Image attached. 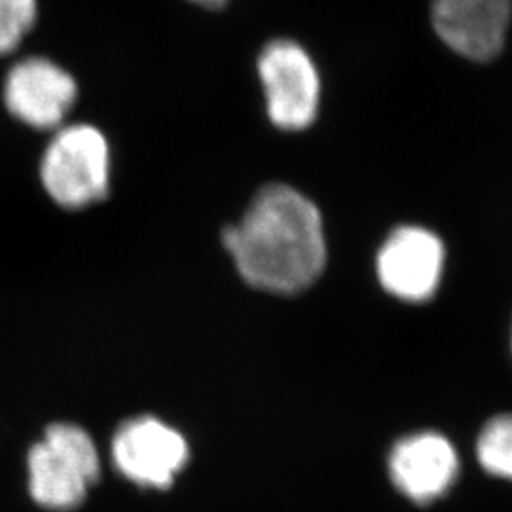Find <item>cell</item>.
I'll return each instance as SVG.
<instances>
[{
	"instance_id": "cell-6",
	"label": "cell",
	"mask_w": 512,
	"mask_h": 512,
	"mask_svg": "<svg viewBox=\"0 0 512 512\" xmlns=\"http://www.w3.org/2000/svg\"><path fill=\"white\" fill-rule=\"evenodd\" d=\"M78 86L73 76L48 57L18 61L4 80L2 101L21 124L38 131L61 128L73 110Z\"/></svg>"
},
{
	"instance_id": "cell-12",
	"label": "cell",
	"mask_w": 512,
	"mask_h": 512,
	"mask_svg": "<svg viewBox=\"0 0 512 512\" xmlns=\"http://www.w3.org/2000/svg\"><path fill=\"white\" fill-rule=\"evenodd\" d=\"M190 2H194V4H198L202 8H209V10H220V8H224L228 4V0H190Z\"/></svg>"
},
{
	"instance_id": "cell-2",
	"label": "cell",
	"mask_w": 512,
	"mask_h": 512,
	"mask_svg": "<svg viewBox=\"0 0 512 512\" xmlns=\"http://www.w3.org/2000/svg\"><path fill=\"white\" fill-rule=\"evenodd\" d=\"M29 492L48 511H73L101 473L92 437L74 423H52L29 450Z\"/></svg>"
},
{
	"instance_id": "cell-5",
	"label": "cell",
	"mask_w": 512,
	"mask_h": 512,
	"mask_svg": "<svg viewBox=\"0 0 512 512\" xmlns=\"http://www.w3.org/2000/svg\"><path fill=\"white\" fill-rule=\"evenodd\" d=\"M112 459L129 482L165 490L190 459L183 435L154 416L124 421L112 437Z\"/></svg>"
},
{
	"instance_id": "cell-7",
	"label": "cell",
	"mask_w": 512,
	"mask_h": 512,
	"mask_svg": "<svg viewBox=\"0 0 512 512\" xmlns=\"http://www.w3.org/2000/svg\"><path fill=\"white\" fill-rule=\"evenodd\" d=\"M442 239L421 226L395 228L376 256V272L385 293L412 304L431 300L444 272Z\"/></svg>"
},
{
	"instance_id": "cell-10",
	"label": "cell",
	"mask_w": 512,
	"mask_h": 512,
	"mask_svg": "<svg viewBox=\"0 0 512 512\" xmlns=\"http://www.w3.org/2000/svg\"><path fill=\"white\" fill-rule=\"evenodd\" d=\"M476 458L486 473L512 482V414L495 416L482 427Z\"/></svg>"
},
{
	"instance_id": "cell-9",
	"label": "cell",
	"mask_w": 512,
	"mask_h": 512,
	"mask_svg": "<svg viewBox=\"0 0 512 512\" xmlns=\"http://www.w3.org/2000/svg\"><path fill=\"white\" fill-rule=\"evenodd\" d=\"M387 467L391 482L404 497L416 505H429L458 480V452L440 433H414L391 448Z\"/></svg>"
},
{
	"instance_id": "cell-8",
	"label": "cell",
	"mask_w": 512,
	"mask_h": 512,
	"mask_svg": "<svg viewBox=\"0 0 512 512\" xmlns=\"http://www.w3.org/2000/svg\"><path fill=\"white\" fill-rule=\"evenodd\" d=\"M512 0H433L431 21L440 40L461 57L486 63L503 52Z\"/></svg>"
},
{
	"instance_id": "cell-1",
	"label": "cell",
	"mask_w": 512,
	"mask_h": 512,
	"mask_svg": "<svg viewBox=\"0 0 512 512\" xmlns=\"http://www.w3.org/2000/svg\"><path fill=\"white\" fill-rule=\"evenodd\" d=\"M222 245L241 279L264 293H302L327 266L323 217L289 184L260 188L238 224L222 230Z\"/></svg>"
},
{
	"instance_id": "cell-4",
	"label": "cell",
	"mask_w": 512,
	"mask_h": 512,
	"mask_svg": "<svg viewBox=\"0 0 512 512\" xmlns=\"http://www.w3.org/2000/svg\"><path fill=\"white\" fill-rule=\"evenodd\" d=\"M256 71L266 97L268 118L275 128H310L321 97V80L310 54L294 40L277 38L258 55Z\"/></svg>"
},
{
	"instance_id": "cell-11",
	"label": "cell",
	"mask_w": 512,
	"mask_h": 512,
	"mask_svg": "<svg viewBox=\"0 0 512 512\" xmlns=\"http://www.w3.org/2000/svg\"><path fill=\"white\" fill-rule=\"evenodd\" d=\"M37 18V0H0V57L18 50Z\"/></svg>"
},
{
	"instance_id": "cell-3",
	"label": "cell",
	"mask_w": 512,
	"mask_h": 512,
	"mask_svg": "<svg viewBox=\"0 0 512 512\" xmlns=\"http://www.w3.org/2000/svg\"><path fill=\"white\" fill-rule=\"evenodd\" d=\"M46 194L63 209H86L110 192V147L107 137L90 124L55 129L40 160Z\"/></svg>"
}]
</instances>
